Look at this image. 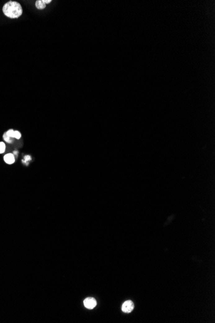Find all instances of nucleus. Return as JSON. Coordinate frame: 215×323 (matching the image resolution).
I'll return each instance as SVG.
<instances>
[{
  "instance_id": "1",
  "label": "nucleus",
  "mask_w": 215,
  "mask_h": 323,
  "mask_svg": "<svg viewBox=\"0 0 215 323\" xmlns=\"http://www.w3.org/2000/svg\"><path fill=\"white\" fill-rule=\"evenodd\" d=\"M3 12L5 16L11 19L20 17L23 14V8L20 3L14 1L7 2L3 7Z\"/></svg>"
},
{
  "instance_id": "2",
  "label": "nucleus",
  "mask_w": 215,
  "mask_h": 323,
  "mask_svg": "<svg viewBox=\"0 0 215 323\" xmlns=\"http://www.w3.org/2000/svg\"><path fill=\"white\" fill-rule=\"evenodd\" d=\"M84 307L88 309H93L96 307L97 302L96 300L92 298H88L84 301Z\"/></svg>"
},
{
  "instance_id": "3",
  "label": "nucleus",
  "mask_w": 215,
  "mask_h": 323,
  "mask_svg": "<svg viewBox=\"0 0 215 323\" xmlns=\"http://www.w3.org/2000/svg\"><path fill=\"white\" fill-rule=\"evenodd\" d=\"M134 309V304L132 301H127L123 304L122 310L124 313H130Z\"/></svg>"
},
{
  "instance_id": "4",
  "label": "nucleus",
  "mask_w": 215,
  "mask_h": 323,
  "mask_svg": "<svg viewBox=\"0 0 215 323\" xmlns=\"http://www.w3.org/2000/svg\"><path fill=\"white\" fill-rule=\"evenodd\" d=\"M4 161L7 164H12L15 162V156L13 154H7L4 156Z\"/></svg>"
},
{
  "instance_id": "5",
  "label": "nucleus",
  "mask_w": 215,
  "mask_h": 323,
  "mask_svg": "<svg viewBox=\"0 0 215 323\" xmlns=\"http://www.w3.org/2000/svg\"><path fill=\"white\" fill-rule=\"evenodd\" d=\"M36 7L39 10H43L46 7V4L44 3L43 0H38L36 2Z\"/></svg>"
},
{
  "instance_id": "6",
  "label": "nucleus",
  "mask_w": 215,
  "mask_h": 323,
  "mask_svg": "<svg viewBox=\"0 0 215 323\" xmlns=\"http://www.w3.org/2000/svg\"><path fill=\"white\" fill-rule=\"evenodd\" d=\"M3 139H4V140H5L7 143H12V141H13L12 138H11V137H8V136L6 134V133H5V134H3Z\"/></svg>"
},
{
  "instance_id": "7",
  "label": "nucleus",
  "mask_w": 215,
  "mask_h": 323,
  "mask_svg": "<svg viewBox=\"0 0 215 323\" xmlns=\"http://www.w3.org/2000/svg\"><path fill=\"white\" fill-rule=\"evenodd\" d=\"M6 150V145L3 142H0V154H3Z\"/></svg>"
},
{
  "instance_id": "8",
  "label": "nucleus",
  "mask_w": 215,
  "mask_h": 323,
  "mask_svg": "<svg viewBox=\"0 0 215 323\" xmlns=\"http://www.w3.org/2000/svg\"><path fill=\"white\" fill-rule=\"evenodd\" d=\"M6 134L8 136L10 137L11 138H14V130L13 129H10L8 130L7 132H6Z\"/></svg>"
},
{
  "instance_id": "9",
  "label": "nucleus",
  "mask_w": 215,
  "mask_h": 323,
  "mask_svg": "<svg viewBox=\"0 0 215 323\" xmlns=\"http://www.w3.org/2000/svg\"><path fill=\"white\" fill-rule=\"evenodd\" d=\"M21 137V133L19 132V131L18 130H14V138H16L17 139H20Z\"/></svg>"
},
{
  "instance_id": "10",
  "label": "nucleus",
  "mask_w": 215,
  "mask_h": 323,
  "mask_svg": "<svg viewBox=\"0 0 215 323\" xmlns=\"http://www.w3.org/2000/svg\"><path fill=\"white\" fill-rule=\"evenodd\" d=\"M43 2H44V3H45L46 5L50 3V2H52L51 0H43Z\"/></svg>"
},
{
  "instance_id": "11",
  "label": "nucleus",
  "mask_w": 215,
  "mask_h": 323,
  "mask_svg": "<svg viewBox=\"0 0 215 323\" xmlns=\"http://www.w3.org/2000/svg\"><path fill=\"white\" fill-rule=\"evenodd\" d=\"M25 160H26V161H28V160H31V158H30V156H29V155H27V156H26V157H25Z\"/></svg>"
}]
</instances>
